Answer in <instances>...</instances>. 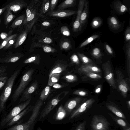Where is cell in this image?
I'll use <instances>...</instances> for the list:
<instances>
[{
    "instance_id": "1",
    "label": "cell",
    "mask_w": 130,
    "mask_h": 130,
    "mask_svg": "<svg viewBox=\"0 0 130 130\" xmlns=\"http://www.w3.org/2000/svg\"><path fill=\"white\" fill-rule=\"evenodd\" d=\"M43 104V101L40 99L38 100L34 106L32 114L27 121L22 124L14 125L8 130H33L34 125Z\"/></svg>"
},
{
    "instance_id": "2",
    "label": "cell",
    "mask_w": 130,
    "mask_h": 130,
    "mask_svg": "<svg viewBox=\"0 0 130 130\" xmlns=\"http://www.w3.org/2000/svg\"><path fill=\"white\" fill-rule=\"evenodd\" d=\"M20 71H15L7 80L5 86L0 96V111L4 110L5 105L11 94L15 80Z\"/></svg>"
},
{
    "instance_id": "3",
    "label": "cell",
    "mask_w": 130,
    "mask_h": 130,
    "mask_svg": "<svg viewBox=\"0 0 130 130\" xmlns=\"http://www.w3.org/2000/svg\"><path fill=\"white\" fill-rule=\"evenodd\" d=\"M34 71V69H31L27 71L22 77L20 84L12 96V101L14 102L17 100L31 81Z\"/></svg>"
},
{
    "instance_id": "4",
    "label": "cell",
    "mask_w": 130,
    "mask_h": 130,
    "mask_svg": "<svg viewBox=\"0 0 130 130\" xmlns=\"http://www.w3.org/2000/svg\"><path fill=\"white\" fill-rule=\"evenodd\" d=\"M110 124L108 121L101 115H94L91 121L92 130H109Z\"/></svg>"
},
{
    "instance_id": "5",
    "label": "cell",
    "mask_w": 130,
    "mask_h": 130,
    "mask_svg": "<svg viewBox=\"0 0 130 130\" xmlns=\"http://www.w3.org/2000/svg\"><path fill=\"white\" fill-rule=\"evenodd\" d=\"M116 73L117 79L116 82L117 88H118L123 97L126 98L129 90V87L122 73L117 70Z\"/></svg>"
},
{
    "instance_id": "6",
    "label": "cell",
    "mask_w": 130,
    "mask_h": 130,
    "mask_svg": "<svg viewBox=\"0 0 130 130\" xmlns=\"http://www.w3.org/2000/svg\"><path fill=\"white\" fill-rule=\"evenodd\" d=\"M41 2L42 1L38 0L31 14L28 17H25L23 23L25 28L28 29L30 31L40 16L39 13V10Z\"/></svg>"
},
{
    "instance_id": "7",
    "label": "cell",
    "mask_w": 130,
    "mask_h": 130,
    "mask_svg": "<svg viewBox=\"0 0 130 130\" xmlns=\"http://www.w3.org/2000/svg\"><path fill=\"white\" fill-rule=\"evenodd\" d=\"M31 98L14 107L10 112L2 120L1 124L3 126L7 124L13 117L25 108L30 103Z\"/></svg>"
},
{
    "instance_id": "8",
    "label": "cell",
    "mask_w": 130,
    "mask_h": 130,
    "mask_svg": "<svg viewBox=\"0 0 130 130\" xmlns=\"http://www.w3.org/2000/svg\"><path fill=\"white\" fill-rule=\"evenodd\" d=\"M102 67L106 80L112 88L117 89L116 82L110 62H105L103 64Z\"/></svg>"
},
{
    "instance_id": "9",
    "label": "cell",
    "mask_w": 130,
    "mask_h": 130,
    "mask_svg": "<svg viewBox=\"0 0 130 130\" xmlns=\"http://www.w3.org/2000/svg\"><path fill=\"white\" fill-rule=\"evenodd\" d=\"M94 102V99L91 98L80 104L71 113L69 118L70 119H72L84 113L92 106Z\"/></svg>"
},
{
    "instance_id": "10",
    "label": "cell",
    "mask_w": 130,
    "mask_h": 130,
    "mask_svg": "<svg viewBox=\"0 0 130 130\" xmlns=\"http://www.w3.org/2000/svg\"><path fill=\"white\" fill-rule=\"evenodd\" d=\"M62 93H61L56 97L52 99L48 103L40 113L39 117L40 119L45 117L63 98L64 96L61 98L60 97Z\"/></svg>"
},
{
    "instance_id": "11",
    "label": "cell",
    "mask_w": 130,
    "mask_h": 130,
    "mask_svg": "<svg viewBox=\"0 0 130 130\" xmlns=\"http://www.w3.org/2000/svg\"><path fill=\"white\" fill-rule=\"evenodd\" d=\"M76 12V11L71 10H57L49 11L45 14V15L47 17L62 18L75 14Z\"/></svg>"
},
{
    "instance_id": "12",
    "label": "cell",
    "mask_w": 130,
    "mask_h": 130,
    "mask_svg": "<svg viewBox=\"0 0 130 130\" xmlns=\"http://www.w3.org/2000/svg\"><path fill=\"white\" fill-rule=\"evenodd\" d=\"M6 9L15 12L27 6L26 2L23 0H15L7 5Z\"/></svg>"
},
{
    "instance_id": "13",
    "label": "cell",
    "mask_w": 130,
    "mask_h": 130,
    "mask_svg": "<svg viewBox=\"0 0 130 130\" xmlns=\"http://www.w3.org/2000/svg\"><path fill=\"white\" fill-rule=\"evenodd\" d=\"M82 98L77 97L71 99L65 104L64 108L67 111V114L71 113L74 109L80 103Z\"/></svg>"
},
{
    "instance_id": "14",
    "label": "cell",
    "mask_w": 130,
    "mask_h": 130,
    "mask_svg": "<svg viewBox=\"0 0 130 130\" xmlns=\"http://www.w3.org/2000/svg\"><path fill=\"white\" fill-rule=\"evenodd\" d=\"M86 1L85 0H81L79 2L76 18L73 25V31L75 32L79 30L80 25V15Z\"/></svg>"
},
{
    "instance_id": "15",
    "label": "cell",
    "mask_w": 130,
    "mask_h": 130,
    "mask_svg": "<svg viewBox=\"0 0 130 130\" xmlns=\"http://www.w3.org/2000/svg\"><path fill=\"white\" fill-rule=\"evenodd\" d=\"M78 72L80 74L88 73H97L101 72L100 69L95 65L82 64L78 69Z\"/></svg>"
},
{
    "instance_id": "16",
    "label": "cell",
    "mask_w": 130,
    "mask_h": 130,
    "mask_svg": "<svg viewBox=\"0 0 130 130\" xmlns=\"http://www.w3.org/2000/svg\"><path fill=\"white\" fill-rule=\"evenodd\" d=\"M38 83L37 82H35L24 91L22 97L19 100V103L27 100L31 98V94L36 90L38 86Z\"/></svg>"
},
{
    "instance_id": "17",
    "label": "cell",
    "mask_w": 130,
    "mask_h": 130,
    "mask_svg": "<svg viewBox=\"0 0 130 130\" xmlns=\"http://www.w3.org/2000/svg\"><path fill=\"white\" fill-rule=\"evenodd\" d=\"M34 106L30 105L27 107L19 114L13 117L7 124V126H11L18 122L23 116L33 109Z\"/></svg>"
},
{
    "instance_id": "18",
    "label": "cell",
    "mask_w": 130,
    "mask_h": 130,
    "mask_svg": "<svg viewBox=\"0 0 130 130\" xmlns=\"http://www.w3.org/2000/svg\"><path fill=\"white\" fill-rule=\"evenodd\" d=\"M24 55L16 53L10 54L6 57L0 58V63L14 62H16L22 57L24 56Z\"/></svg>"
},
{
    "instance_id": "19",
    "label": "cell",
    "mask_w": 130,
    "mask_h": 130,
    "mask_svg": "<svg viewBox=\"0 0 130 130\" xmlns=\"http://www.w3.org/2000/svg\"><path fill=\"white\" fill-rule=\"evenodd\" d=\"M108 114L113 120L123 128V130L130 128L129 124L124 119L119 117L111 113H108Z\"/></svg>"
},
{
    "instance_id": "20",
    "label": "cell",
    "mask_w": 130,
    "mask_h": 130,
    "mask_svg": "<svg viewBox=\"0 0 130 130\" xmlns=\"http://www.w3.org/2000/svg\"><path fill=\"white\" fill-rule=\"evenodd\" d=\"M107 108L117 116L126 120V117L124 114L119 108L113 104L107 103L106 104Z\"/></svg>"
},
{
    "instance_id": "21",
    "label": "cell",
    "mask_w": 130,
    "mask_h": 130,
    "mask_svg": "<svg viewBox=\"0 0 130 130\" xmlns=\"http://www.w3.org/2000/svg\"><path fill=\"white\" fill-rule=\"evenodd\" d=\"M29 30L24 28V29L21 33L17 39L14 45V48H16L21 45L26 40Z\"/></svg>"
},
{
    "instance_id": "22",
    "label": "cell",
    "mask_w": 130,
    "mask_h": 130,
    "mask_svg": "<svg viewBox=\"0 0 130 130\" xmlns=\"http://www.w3.org/2000/svg\"><path fill=\"white\" fill-rule=\"evenodd\" d=\"M88 2L86 1L84 6V9L83 10L80 15V25L79 30H80L85 25L86 21L88 12Z\"/></svg>"
},
{
    "instance_id": "23",
    "label": "cell",
    "mask_w": 130,
    "mask_h": 130,
    "mask_svg": "<svg viewBox=\"0 0 130 130\" xmlns=\"http://www.w3.org/2000/svg\"><path fill=\"white\" fill-rule=\"evenodd\" d=\"M32 46L33 48L36 47L42 48L43 51L45 53H54L57 51L55 48L48 45L47 44L43 43L36 42L34 43Z\"/></svg>"
},
{
    "instance_id": "24",
    "label": "cell",
    "mask_w": 130,
    "mask_h": 130,
    "mask_svg": "<svg viewBox=\"0 0 130 130\" xmlns=\"http://www.w3.org/2000/svg\"><path fill=\"white\" fill-rule=\"evenodd\" d=\"M67 67L66 64L59 63L56 64L51 71L49 75L50 77L52 75L55 73H59L66 70Z\"/></svg>"
},
{
    "instance_id": "25",
    "label": "cell",
    "mask_w": 130,
    "mask_h": 130,
    "mask_svg": "<svg viewBox=\"0 0 130 130\" xmlns=\"http://www.w3.org/2000/svg\"><path fill=\"white\" fill-rule=\"evenodd\" d=\"M50 2V0H43L42 1L39 10L40 16L45 14L49 11Z\"/></svg>"
},
{
    "instance_id": "26",
    "label": "cell",
    "mask_w": 130,
    "mask_h": 130,
    "mask_svg": "<svg viewBox=\"0 0 130 130\" xmlns=\"http://www.w3.org/2000/svg\"><path fill=\"white\" fill-rule=\"evenodd\" d=\"M75 0H66L60 4L58 6L57 10H63L67 8L74 6L76 4Z\"/></svg>"
},
{
    "instance_id": "27",
    "label": "cell",
    "mask_w": 130,
    "mask_h": 130,
    "mask_svg": "<svg viewBox=\"0 0 130 130\" xmlns=\"http://www.w3.org/2000/svg\"><path fill=\"white\" fill-rule=\"evenodd\" d=\"M108 22L109 27L113 30H117L121 27V25L118 21L114 17H111L109 18Z\"/></svg>"
},
{
    "instance_id": "28",
    "label": "cell",
    "mask_w": 130,
    "mask_h": 130,
    "mask_svg": "<svg viewBox=\"0 0 130 130\" xmlns=\"http://www.w3.org/2000/svg\"><path fill=\"white\" fill-rule=\"evenodd\" d=\"M113 7L116 11L120 14L124 13L128 10L126 7L119 1H117L114 2Z\"/></svg>"
},
{
    "instance_id": "29",
    "label": "cell",
    "mask_w": 130,
    "mask_h": 130,
    "mask_svg": "<svg viewBox=\"0 0 130 130\" xmlns=\"http://www.w3.org/2000/svg\"><path fill=\"white\" fill-rule=\"evenodd\" d=\"M40 60L41 57L39 55L35 54L27 59L23 62L24 63H32L39 65L40 64Z\"/></svg>"
},
{
    "instance_id": "30",
    "label": "cell",
    "mask_w": 130,
    "mask_h": 130,
    "mask_svg": "<svg viewBox=\"0 0 130 130\" xmlns=\"http://www.w3.org/2000/svg\"><path fill=\"white\" fill-rule=\"evenodd\" d=\"M67 113L64 107L60 106L59 107L57 111L55 118L57 120H60L63 119L66 116Z\"/></svg>"
},
{
    "instance_id": "31",
    "label": "cell",
    "mask_w": 130,
    "mask_h": 130,
    "mask_svg": "<svg viewBox=\"0 0 130 130\" xmlns=\"http://www.w3.org/2000/svg\"><path fill=\"white\" fill-rule=\"evenodd\" d=\"M126 66L128 75L130 76V41L126 44Z\"/></svg>"
},
{
    "instance_id": "32",
    "label": "cell",
    "mask_w": 130,
    "mask_h": 130,
    "mask_svg": "<svg viewBox=\"0 0 130 130\" xmlns=\"http://www.w3.org/2000/svg\"><path fill=\"white\" fill-rule=\"evenodd\" d=\"M4 17V24L6 28L8 27L9 24L15 17V15L12 13L11 11L8 10H6Z\"/></svg>"
},
{
    "instance_id": "33",
    "label": "cell",
    "mask_w": 130,
    "mask_h": 130,
    "mask_svg": "<svg viewBox=\"0 0 130 130\" xmlns=\"http://www.w3.org/2000/svg\"><path fill=\"white\" fill-rule=\"evenodd\" d=\"M78 56L79 58L83 64L95 65L94 62L91 59L86 56L84 54L79 53H77Z\"/></svg>"
},
{
    "instance_id": "34",
    "label": "cell",
    "mask_w": 130,
    "mask_h": 130,
    "mask_svg": "<svg viewBox=\"0 0 130 130\" xmlns=\"http://www.w3.org/2000/svg\"><path fill=\"white\" fill-rule=\"evenodd\" d=\"M25 17V14L22 15L18 17L13 22L11 27L12 28H14L23 24Z\"/></svg>"
},
{
    "instance_id": "35",
    "label": "cell",
    "mask_w": 130,
    "mask_h": 130,
    "mask_svg": "<svg viewBox=\"0 0 130 130\" xmlns=\"http://www.w3.org/2000/svg\"><path fill=\"white\" fill-rule=\"evenodd\" d=\"M60 74L59 73L53 74L49 77L48 84L49 86H53L59 80L60 78Z\"/></svg>"
},
{
    "instance_id": "36",
    "label": "cell",
    "mask_w": 130,
    "mask_h": 130,
    "mask_svg": "<svg viewBox=\"0 0 130 130\" xmlns=\"http://www.w3.org/2000/svg\"><path fill=\"white\" fill-rule=\"evenodd\" d=\"M38 0H32L28 5L27 6L26 10L25 18L29 16L34 8Z\"/></svg>"
},
{
    "instance_id": "37",
    "label": "cell",
    "mask_w": 130,
    "mask_h": 130,
    "mask_svg": "<svg viewBox=\"0 0 130 130\" xmlns=\"http://www.w3.org/2000/svg\"><path fill=\"white\" fill-rule=\"evenodd\" d=\"M51 89L49 86H47L44 88L41 93L40 99L42 101L46 100L50 93Z\"/></svg>"
},
{
    "instance_id": "38",
    "label": "cell",
    "mask_w": 130,
    "mask_h": 130,
    "mask_svg": "<svg viewBox=\"0 0 130 130\" xmlns=\"http://www.w3.org/2000/svg\"><path fill=\"white\" fill-rule=\"evenodd\" d=\"M72 47L71 43L68 39L64 40L60 42V47L61 50H68L71 49Z\"/></svg>"
},
{
    "instance_id": "39",
    "label": "cell",
    "mask_w": 130,
    "mask_h": 130,
    "mask_svg": "<svg viewBox=\"0 0 130 130\" xmlns=\"http://www.w3.org/2000/svg\"><path fill=\"white\" fill-rule=\"evenodd\" d=\"M99 36L98 35L95 34L90 36L87 39L80 45L79 47L81 48L87 45L93 41L94 40L98 38Z\"/></svg>"
},
{
    "instance_id": "40",
    "label": "cell",
    "mask_w": 130,
    "mask_h": 130,
    "mask_svg": "<svg viewBox=\"0 0 130 130\" xmlns=\"http://www.w3.org/2000/svg\"><path fill=\"white\" fill-rule=\"evenodd\" d=\"M63 78L69 82H74L78 80V78L77 76L75 75L72 74L66 75L63 77Z\"/></svg>"
},
{
    "instance_id": "41",
    "label": "cell",
    "mask_w": 130,
    "mask_h": 130,
    "mask_svg": "<svg viewBox=\"0 0 130 130\" xmlns=\"http://www.w3.org/2000/svg\"><path fill=\"white\" fill-rule=\"evenodd\" d=\"M102 21L101 19L99 17L94 18L91 23V26L92 27L94 28L99 27L101 24Z\"/></svg>"
},
{
    "instance_id": "42",
    "label": "cell",
    "mask_w": 130,
    "mask_h": 130,
    "mask_svg": "<svg viewBox=\"0 0 130 130\" xmlns=\"http://www.w3.org/2000/svg\"><path fill=\"white\" fill-rule=\"evenodd\" d=\"M83 74H84L85 76L92 79H99L102 78V76L100 75L95 73H88Z\"/></svg>"
},
{
    "instance_id": "43",
    "label": "cell",
    "mask_w": 130,
    "mask_h": 130,
    "mask_svg": "<svg viewBox=\"0 0 130 130\" xmlns=\"http://www.w3.org/2000/svg\"><path fill=\"white\" fill-rule=\"evenodd\" d=\"M39 39H37L38 42L43 43L46 44H50L53 42V40L51 38L47 37H39Z\"/></svg>"
},
{
    "instance_id": "44",
    "label": "cell",
    "mask_w": 130,
    "mask_h": 130,
    "mask_svg": "<svg viewBox=\"0 0 130 130\" xmlns=\"http://www.w3.org/2000/svg\"><path fill=\"white\" fill-rule=\"evenodd\" d=\"M17 34L12 35L6 38L0 44V50L3 48L11 40L16 37Z\"/></svg>"
},
{
    "instance_id": "45",
    "label": "cell",
    "mask_w": 130,
    "mask_h": 130,
    "mask_svg": "<svg viewBox=\"0 0 130 130\" xmlns=\"http://www.w3.org/2000/svg\"><path fill=\"white\" fill-rule=\"evenodd\" d=\"M7 77L4 73H0V89L7 82Z\"/></svg>"
},
{
    "instance_id": "46",
    "label": "cell",
    "mask_w": 130,
    "mask_h": 130,
    "mask_svg": "<svg viewBox=\"0 0 130 130\" xmlns=\"http://www.w3.org/2000/svg\"><path fill=\"white\" fill-rule=\"evenodd\" d=\"M91 54L93 56L96 58H100L102 55L100 49L97 47L95 48L92 50Z\"/></svg>"
},
{
    "instance_id": "47",
    "label": "cell",
    "mask_w": 130,
    "mask_h": 130,
    "mask_svg": "<svg viewBox=\"0 0 130 130\" xmlns=\"http://www.w3.org/2000/svg\"><path fill=\"white\" fill-rule=\"evenodd\" d=\"M60 32L64 36H68L70 35V32L67 27L66 26L61 27L60 29Z\"/></svg>"
},
{
    "instance_id": "48",
    "label": "cell",
    "mask_w": 130,
    "mask_h": 130,
    "mask_svg": "<svg viewBox=\"0 0 130 130\" xmlns=\"http://www.w3.org/2000/svg\"><path fill=\"white\" fill-rule=\"evenodd\" d=\"M70 60L72 63L77 65L79 64V60L78 56L75 54L74 53L70 58Z\"/></svg>"
},
{
    "instance_id": "49",
    "label": "cell",
    "mask_w": 130,
    "mask_h": 130,
    "mask_svg": "<svg viewBox=\"0 0 130 130\" xmlns=\"http://www.w3.org/2000/svg\"><path fill=\"white\" fill-rule=\"evenodd\" d=\"M73 94L80 96H85L87 95L88 92L84 90H78L74 91Z\"/></svg>"
},
{
    "instance_id": "50",
    "label": "cell",
    "mask_w": 130,
    "mask_h": 130,
    "mask_svg": "<svg viewBox=\"0 0 130 130\" xmlns=\"http://www.w3.org/2000/svg\"><path fill=\"white\" fill-rule=\"evenodd\" d=\"M58 1V0H52L50 1L49 11H54Z\"/></svg>"
},
{
    "instance_id": "51",
    "label": "cell",
    "mask_w": 130,
    "mask_h": 130,
    "mask_svg": "<svg viewBox=\"0 0 130 130\" xmlns=\"http://www.w3.org/2000/svg\"><path fill=\"white\" fill-rule=\"evenodd\" d=\"M125 37L126 41L127 42L130 41V28L129 26L126 29L125 33Z\"/></svg>"
},
{
    "instance_id": "52",
    "label": "cell",
    "mask_w": 130,
    "mask_h": 130,
    "mask_svg": "<svg viewBox=\"0 0 130 130\" xmlns=\"http://www.w3.org/2000/svg\"><path fill=\"white\" fill-rule=\"evenodd\" d=\"M86 125V121H84L78 126L75 130H85Z\"/></svg>"
},
{
    "instance_id": "53",
    "label": "cell",
    "mask_w": 130,
    "mask_h": 130,
    "mask_svg": "<svg viewBox=\"0 0 130 130\" xmlns=\"http://www.w3.org/2000/svg\"><path fill=\"white\" fill-rule=\"evenodd\" d=\"M16 38V37H15ZM15 38L10 40L6 46L3 48L4 50H6L9 48L14 43L15 40Z\"/></svg>"
},
{
    "instance_id": "54",
    "label": "cell",
    "mask_w": 130,
    "mask_h": 130,
    "mask_svg": "<svg viewBox=\"0 0 130 130\" xmlns=\"http://www.w3.org/2000/svg\"><path fill=\"white\" fill-rule=\"evenodd\" d=\"M105 48L107 52L110 54L112 55L113 54V52L111 47L108 45L105 44Z\"/></svg>"
},
{
    "instance_id": "55",
    "label": "cell",
    "mask_w": 130,
    "mask_h": 130,
    "mask_svg": "<svg viewBox=\"0 0 130 130\" xmlns=\"http://www.w3.org/2000/svg\"><path fill=\"white\" fill-rule=\"evenodd\" d=\"M66 85H61L59 84L56 83L53 86V88L55 89H59L63 88L67 86Z\"/></svg>"
},
{
    "instance_id": "56",
    "label": "cell",
    "mask_w": 130,
    "mask_h": 130,
    "mask_svg": "<svg viewBox=\"0 0 130 130\" xmlns=\"http://www.w3.org/2000/svg\"><path fill=\"white\" fill-rule=\"evenodd\" d=\"M102 86L101 85L98 86L95 89V92L96 93H100L101 90Z\"/></svg>"
},
{
    "instance_id": "57",
    "label": "cell",
    "mask_w": 130,
    "mask_h": 130,
    "mask_svg": "<svg viewBox=\"0 0 130 130\" xmlns=\"http://www.w3.org/2000/svg\"><path fill=\"white\" fill-rule=\"evenodd\" d=\"M42 25L44 26H49L51 25V23L49 22L44 21L42 22Z\"/></svg>"
},
{
    "instance_id": "58",
    "label": "cell",
    "mask_w": 130,
    "mask_h": 130,
    "mask_svg": "<svg viewBox=\"0 0 130 130\" xmlns=\"http://www.w3.org/2000/svg\"><path fill=\"white\" fill-rule=\"evenodd\" d=\"M6 67H0V73H4L6 70Z\"/></svg>"
},
{
    "instance_id": "59",
    "label": "cell",
    "mask_w": 130,
    "mask_h": 130,
    "mask_svg": "<svg viewBox=\"0 0 130 130\" xmlns=\"http://www.w3.org/2000/svg\"><path fill=\"white\" fill-rule=\"evenodd\" d=\"M7 6L6 5L4 7L0 9V16L7 9Z\"/></svg>"
},
{
    "instance_id": "60",
    "label": "cell",
    "mask_w": 130,
    "mask_h": 130,
    "mask_svg": "<svg viewBox=\"0 0 130 130\" xmlns=\"http://www.w3.org/2000/svg\"><path fill=\"white\" fill-rule=\"evenodd\" d=\"M7 35L6 34L2 33L1 34V37L2 39H5L7 36ZM6 39V38H5Z\"/></svg>"
},
{
    "instance_id": "61",
    "label": "cell",
    "mask_w": 130,
    "mask_h": 130,
    "mask_svg": "<svg viewBox=\"0 0 130 130\" xmlns=\"http://www.w3.org/2000/svg\"><path fill=\"white\" fill-rule=\"evenodd\" d=\"M127 106L128 109L129 110L130 109V101H128L127 103Z\"/></svg>"
},
{
    "instance_id": "62",
    "label": "cell",
    "mask_w": 130,
    "mask_h": 130,
    "mask_svg": "<svg viewBox=\"0 0 130 130\" xmlns=\"http://www.w3.org/2000/svg\"><path fill=\"white\" fill-rule=\"evenodd\" d=\"M124 130H130V128H128Z\"/></svg>"
},
{
    "instance_id": "63",
    "label": "cell",
    "mask_w": 130,
    "mask_h": 130,
    "mask_svg": "<svg viewBox=\"0 0 130 130\" xmlns=\"http://www.w3.org/2000/svg\"><path fill=\"white\" fill-rule=\"evenodd\" d=\"M1 19H0V24L1 22Z\"/></svg>"
},
{
    "instance_id": "64",
    "label": "cell",
    "mask_w": 130,
    "mask_h": 130,
    "mask_svg": "<svg viewBox=\"0 0 130 130\" xmlns=\"http://www.w3.org/2000/svg\"><path fill=\"white\" fill-rule=\"evenodd\" d=\"M38 130H41V129H40V128H39L38 129Z\"/></svg>"
}]
</instances>
